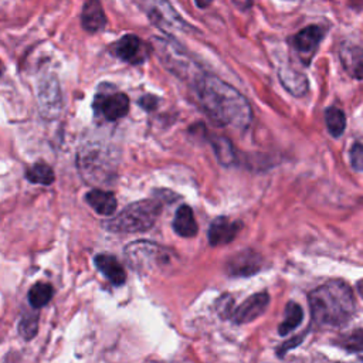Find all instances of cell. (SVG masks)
Listing matches in <instances>:
<instances>
[{"mask_svg": "<svg viewBox=\"0 0 363 363\" xmlns=\"http://www.w3.org/2000/svg\"><path fill=\"white\" fill-rule=\"evenodd\" d=\"M194 3H196L197 7L206 9V7H208L213 3V0H194Z\"/></svg>", "mask_w": 363, "mask_h": 363, "instance_id": "cell-28", "label": "cell"}, {"mask_svg": "<svg viewBox=\"0 0 363 363\" xmlns=\"http://www.w3.org/2000/svg\"><path fill=\"white\" fill-rule=\"evenodd\" d=\"M325 122L329 133L335 138L340 136L346 128V116L342 109L336 106H330L325 111Z\"/></svg>", "mask_w": 363, "mask_h": 363, "instance_id": "cell-21", "label": "cell"}, {"mask_svg": "<svg viewBox=\"0 0 363 363\" xmlns=\"http://www.w3.org/2000/svg\"><path fill=\"white\" fill-rule=\"evenodd\" d=\"M340 346L347 352H363V329H357L343 336Z\"/></svg>", "mask_w": 363, "mask_h": 363, "instance_id": "cell-25", "label": "cell"}, {"mask_svg": "<svg viewBox=\"0 0 363 363\" xmlns=\"http://www.w3.org/2000/svg\"><path fill=\"white\" fill-rule=\"evenodd\" d=\"M82 28L88 33H96L106 24V16L99 0H86L81 11Z\"/></svg>", "mask_w": 363, "mask_h": 363, "instance_id": "cell-15", "label": "cell"}, {"mask_svg": "<svg viewBox=\"0 0 363 363\" xmlns=\"http://www.w3.org/2000/svg\"><path fill=\"white\" fill-rule=\"evenodd\" d=\"M191 85L201 108L216 123L241 130L250 126L251 106L234 86L206 72H201Z\"/></svg>", "mask_w": 363, "mask_h": 363, "instance_id": "cell-1", "label": "cell"}, {"mask_svg": "<svg viewBox=\"0 0 363 363\" xmlns=\"http://www.w3.org/2000/svg\"><path fill=\"white\" fill-rule=\"evenodd\" d=\"M323 35L325 30L320 26H308L292 37V45L303 64H309Z\"/></svg>", "mask_w": 363, "mask_h": 363, "instance_id": "cell-7", "label": "cell"}, {"mask_svg": "<svg viewBox=\"0 0 363 363\" xmlns=\"http://www.w3.org/2000/svg\"><path fill=\"white\" fill-rule=\"evenodd\" d=\"M261 255L252 250H244L227 259V272L231 277H250L259 271Z\"/></svg>", "mask_w": 363, "mask_h": 363, "instance_id": "cell-12", "label": "cell"}, {"mask_svg": "<svg viewBox=\"0 0 363 363\" xmlns=\"http://www.w3.org/2000/svg\"><path fill=\"white\" fill-rule=\"evenodd\" d=\"M26 179L35 184H51L55 179V174L48 164L35 163L26 172Z\"/></svg>", "mask_w": 363, "mask_h": 363, "instance_id": "cell-22", "label": "cell"}, {"mask_svg": "<svg viewBox=\"0 0 363 363\" xmlns=\"http://www.w3.org/2000/svg\"><path fill=\"white\" fill-rule=\"evenodd\" d=\"M139 105L145 109V111H152L156 108L157 105V98L152 96V95H145L139 99Z\"/></svg>", "mask_w": 363, "mask_h": 363, "instance_id": "cell-27", "label": "cell"}, {"mask_svg": "<svg viewBox=\"0 0 363 363\" xmlns=\"http://www.w3.org/2000/svg\"><path fill=\"white\" fill-rule=\"evenodd\" d=\"M78 169L88 183L108 184V180L113 179L116 163L108 149L91 143L78 152Z\"/></svg>", "mask_w": 363, "mask_h": 363, "instance_id": "cell-4", "label": "cell"}, {"mask_svg": "<svg viewBox=\"0 0 363 363\" xmlns=\"http://www.w3.org/2000/svg\"><path fill=\"white\" fill-rule=\"evenodd\" d=\"M172 225H173L174 233L184 238H191V237L197 235V231H199L194 214L187 204H182L177 208Z\"/></svg>", "mask_w": 363, "mask_h": 363, "instance_id": "cell-17", "label": "cell"}, {"mask_svg": "<svg viewBox=\"0 0 363 363\" xmlns=\"http://www.w3.org/2000/svg\"><path fill=\"white\" fill-rule=\"evenodd\" d=\"M339 57L346 72L356 78L363 79V48L352 43H343L339 50Z\"/></svg>", "mask_w": 363, "mask_h": 363, "instance_id": "cell-13", "label": "cell"}, {"mask_svg": "<svg viewBox=\"0 0 363 363\" xmlns=\"http://www.w3.org/2000/svg\"><path fill=\"white\" fill-rule=\"evenodd\" d=\"M211 143L218 162L224 166H230L234 162V149L231 146V142L223 136H217L216 139H213Z\"/></svg>", "mask_w": 363, "mask_h": 363, "instance_id": "cell-23", "label": "cell"}, {"mask_svg": "<svg viewBox=\"0 0 363 363\" xmlns=\"http://www.w3.org/2000/svg\"><path fill=\"white\" fill-rule=\"evenodd\" d=\"M94 111L104 121H118L129 111V98L122 92H99L94 99Z\"/></svg>", "mask_w": 363, "mask_h": 363, "instance_id": "cell-6", "label": "cell"}, {"mask_svg": "<svg viewBox=\"0 0 363 363\" xmlns=\"http://www.w3.org/2000/svg\"><path fill=\"white\" fill-rule=\"evenodd\" d=\"M125 255L133 269H150L162 261H169L167 254L157 244L149 241H135L125 247Z\"/></svg>", "mask_w": 363, "mask_h": 363, "instance_id": "cell-5", "label": "cell"}, {"mask_svg": "<svg viewBox=\"0 0 363 363\" xmlns=\"http://www.w3.org/2000/svg\"><path fill=\"white\" fill-rule=\"evenodd\" d=\"M313 322L319 328H340L354 313V298L343 281H329L309 294Z\"/></svg>", "mask_w": 363, "mask_h": 363, "instance_id": "cell-2", "label": "cell"}, {"mask_svg": "<svg viewBox=\"0 0 363 363\" xmlns=\"http://www.w3.org/2000/svg\"><path fill=\"white\" fill-rule=\"evenodd\" d=\"M350 163L357 172H363V145L354 143L350 149Z\"/></svg>", "mask_w": 363, "mask_h": 363, "instance_id": "cell-26", "label": "cell"}, {"mask_svg": "<svg viewBox=\"0 0 363 363\" xmlns=\"http://www.w3.org/2000/svg\"><path fill=\"white\" fill-rule=\"evenodd\" d=\"M240 230H241V221L230 220L225 216H220L214 218L208 227V231H207L208 242L213 247L230 244L235 238Z\"/></svg>", "mask_w": 363, "mask_h": 363, "instance_id": "cell-11", "label": "cell"}, {"mask_svg": "<svg viewBox=\"0 0 363 363\" xmlns=\"http://www.w3.org/2000/svg\"><path fill=\"white\" fill-rule=\"evenodd\" d=\"M278 75H279V81L284 85V88L294 96H302L306 94L308 79L303 74H301L292 68H281Z\"/></svg>", "mask_w": 363, "mask_h": 363, "instance_id": "cell-18", "label": "cell"}, {"mask_svg": "<svg viewBox=\"0 0 363 363\" xmlns=\"http://www.w3.org/2000/svg\"><path fill=\"white\" fill-rule=\"evenodd\" d=\"M302 319H303L302 308L296 302H288V305L285 308V318H284L282 323L278 326V333L281 336L291 333L301 325Z\"/></svg>", "mask_w": 363, "mask_h": 363, "instance_id": "cell-19", "label": "cell"}, {"mask_svg": "<svg viewBox=\"0 0 363 363\" xmlns=\"http://www.w3.org/2000/svg\"><path fill=\"white\" fill-rule=\"evenodd\" d=\"M95 267L99 269V272L113 285L121 286L126 281V272L122 267V264L109 254H98L94 258Z\"/></svg>", "mask_w": 363, "mask_h": 363, "instance_id": "cell-14", "label": "cell"}, {"mask_svg": "<svg viewBox=\"0 0 363 363\" xmlns=\"http://www.w3.org/2000/svg\"><path fill=\"white\" fill-rule=\"evenodd\" d=\"M54 295V288L45 282L34 284L28 291V302L34 309L45 306Z\"/></svg>", "mask_w": 363, "mask_h": 363, "instance_id": "cell-20", "label": "cell"}, {"mask_svg": "<svg viewBox=\"0 0 363 363\" xmlns=\"http://www.w3.org/2000/svg\"><path fill=\"white\" fill-rule=\"evenodd\" d=\"M38 105L43 116L52 119L61 111V92L54 77H45L38 85Z\"/></svg>", "mask_w": 363, "mask_h": 363, "instance_id": "cell-9", "label": "cell"}, {"mask_svg": "<svg viewBox=\"0 0 363 363\" xmlns=\"http://www.w3.org/2000/svg\"><path fill=\"white\" fill-rule=\"evenodd\" d=\"M269 295L267 292H257L241 302L233 313V320L235 323H248L259 318L268 308Z\"/></svg>", "mask_w": 363, "mask_h": 363, "instance_id": "cell-10", "label": "cell"}, {"mask_svg": "<svg viewBox=\"0 0 363 363\" xmlns=\"http://www.w3.org/2000/svg\"><path fill=\"white\" fill-rule=\"evenodd\" d=\"M112 52L129 64H142L147 58V45L135 34H126L112 44Z\"/></svg>", "mask_w": 363, "mask_h": 363, "instance_id": "cell-8", "label": "cell"}, {"mask_svg": "<svg viewBox=\"0 0 363 363\" xmlns=\"http://www.w3.org/2000/svg\"><path fill=\"white\" fill-rule=\"evenodd\" d=\"M38 332V313H24L18 322V333L24 340H31Z\"/></svg>", "mask_w": 363, "mask_h": 363, "instance_id": "cell-24", "label": "cell"}, {"mask_svg": "<svg viewBox=\"0 0 363 363\" xmlns=\"http://www.w3.org/2000/svg\"><path fill=\"white\" fill-rule=\"evenodd\" d=\"M85 200L89 207L101 216H112L116 208V197L112 191L101 189H92L85 194Z\"/></svg>", "mask_w": 363, "mask_h": 363, "instance_id": "cell-16", "label": "cell"}, {"mask_svg": "<svg viewBox=\"0 0 363 363\" xmlns=\"http://www.w3.org/2000/svg\"><path fill=\"white\" fill-rule=\"evenodd\" d=\"M160 211L162 203L159 200H139L126 206L102 225L112 233H143L155 225Z\"/></svg>", "mask_w": 363, "mask_h": 363, "instance_id": "cell-3", "label": "cell"}]
</instances>
